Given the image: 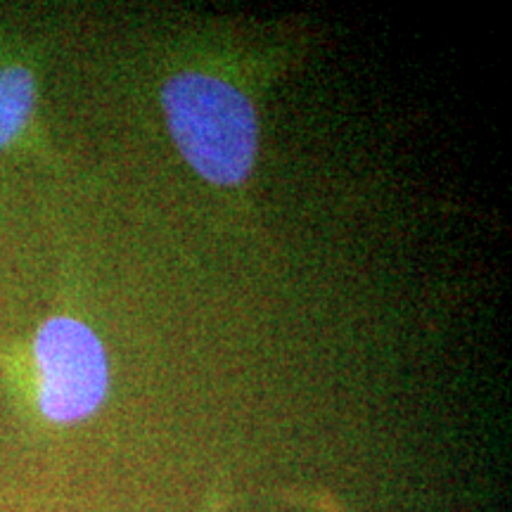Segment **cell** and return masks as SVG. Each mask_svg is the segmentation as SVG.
Segmentation results:
<instances>
[{"mask_svg":"<svg viewBox=\"0 0 512 512\" xmlns=\"http://www.w3.org/2000/svg\"><path fill=\"white\" fill-rule=\"evenodd\" d=\"M34 366L38 408L57 425L91 418L110 392L107 351L100 337L76 318L55 316L38 328Z\"/></svg>","mask_w":512,"mask_h":512,"instance_id":"cell-2","label":"cell"},{"mask_svg":"<svg viewBox=\"0 0 512 512\" xmlns=\"http://www.w3.org/2000/svg\"><path fill=\"white\" fill-rule=\"evenodd\" d=\"M36 102V81L27 67L0 69V150L15 143L29 124Z\"/></svg>","mask_w":512,"mask_h":512,"instance_id":"cell-3","label":"cell"},{"mask_svg":"<svg viewBox=\"0 0 512 512\" xmlns=\"http://www.w3.org/2000/svg\"><path fill=\"white\" fill-rule=\"evenodd\" d=\"M162 105L171 138L197 176L223 188L247 181L259 152V121L240 88L181 72L164 83Z\"/></svg>","mask_w":512,"mask_h":512,"instance_id":"cell-1","label":"cell"}]
</instances>
